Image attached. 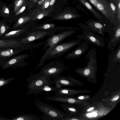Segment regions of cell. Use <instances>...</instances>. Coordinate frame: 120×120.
Returning a JSON list of instances; mask_svg holds the SVG:
<instances>
[{
	"instance_id": "cell-1",
	"label": "cell",
	"mask_w": 120,
	"mask_h": 120,
	"mask_svg": "<svg viewBox=\"0 0 120 120\" xmlns=\"http://www.w3.org/2000/svg\"><path fill=\"white\" fill-rule=\"evenodd\" d=\"M81 42L80 40L76 39L62 43L57 44L50 50L46 51L38 66L39 67L43 65L45 59H53L59 56L79 44Z\"/></svg>"
},
{
	"instance_id": "cell-7",
	"label": "cell",
	"mask_w": 120,
	"mask_h": 120,
	"mask_svg": "<svg viewBox=\"0 0 120 120\" xmlns=\"http://www.w3.org/2000/svg\"><path fill=\"white\" fill-rule=\"evenodd\" d=\"M77 37L94 45L96 46L103 47L105 45L103 38L91 31L84 30L83 34L76 35Z\"/></svg>"
},
{
	"instance_id": "cell-15",
	"label": "cell",
	"mask_w": 120,
	"mask_h": 120,
	"mask_svg": "<svg viewBox=\"0 0 120 120\" xmlns=\"http://www.w3.org/2000/svg\"><path fill=\"white\" fill-rule=\"evenodd\" d=\"M19 51L14 50L12 49L8 48L0 50V57H10L18 53Z\"/></svg>"
},
{
	"instance_id": "cell-22",
	"label": "cell",
	"mask_w": 120,
	"mask_h": 120,
	"mask_svg": "<svg viewBox=\"0 0 120 120\" xmlns=\"http://www.w3.org/2000/svg\"><path fill=\"white\" fill-rule=\"evenodd\" d=\"M14 79L13 77L5 79L0 77V87L7 85L11 82Z\"/></svg>"
},
{
	"instance_id": "cell-40",
	"label": "cell",
	"mask_w": 120,
	"mask_h": 120,
	"mask_svg": "<svg viewBox=\"0 0 120 120\" xmlns=\"http://www.w3.org/2000/svg\"><path fill=\"white\" fill-rule=\"evenodd\" d=\"M43 3V2L42 1H39L38 2V3L39 4H42Z\"/></svg>"
},
{
	"instance_id": "cell-21",
	"label": "cell",
	"mask_w": 120,
	"mask_h": 120,
	"mask_svg": "<svg viewBox=\"0 0 120 120\" xmlns=\"http://www.w3.org/2000/svg\"><path fill=\"white\" fill-rule=\"evenodd\" d=\"M26 2V0H15L14 3V12H16Z\"/></svg>"
},
{
	"instance_id": "cell-11",
	"label": "cell",
	"mask_w": 120,
	"mask_h": 120,
	"mask_svg": "<svg viewBox=\"0 0 120 120\" xmlns=\"http://www.w3.org/2000/svg\"><path fill=\"white\" fill-rule=\"evenodd\" d=\"M101 11L109 19L114 17V13L105 0H98L96 8Z\"/></svg>"
},
{
	"instance_id": "cell-41",
	"label": "cell",
	"mask_w": 120,
	"mask_h": 120,
	"mask_svg": "<svg viewBox=\"0 0 120 120\" xmlns=\"http://www.w3.org/2000/svg\"><path fill=\"white\" fill-rule=\"evenodd\" d=\"M78 98L79 99H83L84 98V97L83 96H80V97H79Z\"/></svg>"
},
{
	"instance_id": "cell-18",
	"label": "cell",
	"mask_w": 120,
	"mask_h": 120,
	"mask_svg": "<svg viewBox=\"0 0 120 120\" xmlns=\"http://www.w3.org/2000/svg\"><path fill=\"white\" fill-rule=\"evenodd\" d=\"M32 18L31 16H27L21 17L19 18L15 24L14 25L13 27L15 28L20 26L26 22L31 20Z\"/></svg>"
},
{
	"instance_id": "cell-26",
	"label": "cell",
	"mask_w": 120,
	"mask_h": 120,
	"mask_svg": "<svg viewBox=\"0 0 120 120\" xmlns=\"http://www.w3.org/2000/svg\"><path fill=\"white\" fill-rule=\"evenodd\" d=\"M26 8V4L25 3L15 12V15H18L22 13L25 10Z\"/></svg>"
},
{
	"instance_id": "cell-25",
	"label": "cell",
	"mask_w": 120,
	"mask_h": 120,
	"mask_svg": "<svg viewBox=\"0 0 120 120\" xmlns=\"http://www.w3.org/2000/svg\"><path fill=\"white\" fill-rule=\"evenodd\" d=\"M7 27L5 24L1 23L0 24V36H1L5 34L7 31Z\"/></svg>"
},
{
	"instance_id": "cell-29",
	"label": "cell",
	"mask_w": 120,
	"mask_h": 120,
	"mask_svg": "<svg viewBox=\"0 0 120 120\" xmlns=\"http://www.w3.org/2000/svg\"><path fill=\"white\" fill-rule=\"evenodd\" d=\"M2 11L4 13L7 14L9 15L10 11L8 8L7 6H4L2 9Z\"/></svg>"
},
{
	"instance_id": "cell-36",
	"label": "cell",
	"mask_w": 120,
	"mask_h": 120,
	"mask_svg": "<svg viewBox=\"0 0 120 120\" xmlns=\"http://www.w3.org/2000/svg\"><path fill=\"white\" fill-rule=\"evenodd\" d=\"M91 115L92 117H95L97 116L98 114L97 113L93 112L91 113Z\"/></svg>"
},
{
	"instance_id": "cell-12",
	"label": "cell",
	"mask_w": 120,
	"mask_h": 120,
	"mask_svg": "<svg viewBox=\"0 0 120 120\" xmlns=\"http://www.w3.org/2000/svg\"><path fill=\"white\" fill-rule=\"evenodd\" d=\"M113 34L109 39L108 45V48L114 51L116 46L120 42V24L116 25L114 28Z\"/></svg>"
},
{
	"instance_id": "cell-16",
	"label": "cell",
	"mask_w": 120,
	"mask_h": 120,
	"mask_svg": "<svg viewBox=\"0 0 120 120\" xmlns=\"http://www.w3.org/2000/svg\"><path fill=\"white\" fill-rule=\"evenodd\" d=\"M26 28H24L9 32L4 35V38H11L18 36L24 32L26 30Z\"/></svg>"
},
{
	"instance_id": "cell-23",
	"label": "cell",
	"mask_w": 120,
	"mask_h": 120,
	"mask_svg": "<svg viewBox=\"0 0 120 120\" xmlns=\"http://www.w3.org/2000/svg\"><path fill=\"white\" fill-rule=\"evenodd\" d=\"M55 27V25L52 23L43 24L37 28L38 30H47L53 29Z\"/></svg>"
},
{
	"instance_id": "cell-8",
	"label": "cell",
	"mask_w": 120,
	"mask_h": 120,
	"mask_svg": "<svg viewBox=\"0 0 120 120\" xmlns=\"http://www.w3.org/2000/svg\"><path fill=\"white\" fill-rule=\"evenodd\" d=\"M28 56L29 54H26L12 57L2 65V69H4L9 67L13 68L15 66L17 67L25 66L28 64L24 62V61Z\"/></svg>"
},
{
	"instance_id": "cell-27",
	"label": "cell",
	"mask_w": 120,
	"mask_h": 120,
	"mask_svg": "<svg viewBox=\"0 0 120 120\" xmlns=\"http://www.w3.org/2000/svg\"><path fill=\"white\" fill-rule=\"evenodd\" d=\"M51 0H46L43 3L42 5V8L43 10L47 8L49 5Z\"/></svg>"
},
{
	"instance_id": "cell-30",
	"label": "cell",
	"mask_w": 120,
	"mask_h": 120,
	"mask_svg": "<svg viewBox=\"0 0 120 120\" xmlns=\"http://www.w3.org/2000/svg\"><path fill=\"white\" fill-rule=\"evenodd\" d=\"M110 6L113 12L114 13L116 14L117 13V10H116V7L114 4L112 3H110Z\"/></svg>"
},
{
	"instance_id": "cell-14",
	"label": "cell",
	"mask_w": 120,
	"mask_h": 120,
	"mask_svg": "<svg viewBox=\"0 0 120 120\" xmlns=\"http://www.w3.org/2000/svg\"><path fill=\"white\" fill-rule=\"evenodd\" d=\"M40 119L34 115L23 114L14 117L10 119L11 120H38Z\"/></svg>"
},
{
	"instance_id": "cell-42",
	"label": "cell",
	"mask_w": 120,
	"mask_h": 120,
	"mask_svg": "<svg viewBox=\"0 0 120 120\" xmlns=\"http://www.w3.org/2000/svg\"><path fill=\"white\" fill-rule=\"evenodd\" d=\"M38 0H32V1L33 3H36Z\"/></svg>"
},
{
	"instance_id": "cell-45",
	"label": "cell",
	"mask_w": 120,
	"mask_h": 120,
	"mask_svg": "<svg viewBox=\"0 0 120 120\" xmlns=\"http://www.w3.org/2000/svg\"></svg>"
},
{
	"instance_id": "cell-44",
	"label": "cell",
	"mask_w": 120,
	"mask_h": 120,
	"mask_svg": "<svg viewBox=\"0 0 120 120\" xmlns=\"http://www.w3.org/2000/svg\"></svg>"
},
{
	"instance_id": "cell-10",
	"label": "cell",
	"mask_w": 120,
	"mask_h": 120,
	"mask_svg": "<svg viewBox=\"0 0 120 120\" xmlns=\"http://www.w3.org/2000/svg\"><path fill=\"white\" fill-rule=\"evenodd\" d=\"M50 33L48 31H37L29 33L22 38L21 41L22 43L32 42L37 40L42 39L46 36L49 35Z\"/></svg>"
},
{
	"instance_id": "cell-5",
	"label": "cell",
	"mask_w": 120,
	"mask_h": 120,
	"mask_svg": "<svg viewBox=\"0 0 120 120\" xmlns=\"http://www.w3.org/2000/svg\"><path fill=\"white\" fill-rule=\"evenodd\" d=\"M77 31L74 29H69L59 33L52 35L46 41L44 49L48 47L46 51L50 50L65 39L74 34Z\"/></svg>"
},
{
	"instance_id": "cell-9",
	"label": "cell",
	"mask_w": 120,
	"mask_h": 120,
	"mask_svg": "<svg viewBox=\"0 0 120 120\" xmlns=\"http://www.w3.org/2000/svg\"><path fill=\"white\" fill-rule=\"evenodd\" d=\"M89 49L88 43L83 41L72 51L68 53L65 56L67 59H74L79 57Z\"/></svg>"
},
{
	"instance_id": "cell-31",
	"label": "cell",
	"mask_w": 120,
	"mask_h": 120,
	"mask_svg": "<svg viewBox=\"0 0 120 120\" xmlns=\"http://www.w3.org/2000/svg\"><path fill=\"white\" fill-rule=\"evenodd\" d=\"M88 0L96 8L97 4L98 2V0Z\"/></svg>"
},
{
	"instance_id": "cell-17",
	"label": "cell",
	"mask_w": 120,
	"mask_h": 120,
	"mask_svg": "<svg viewBox=\"0 0 120 120\" xmlns=\"http://www.w3.org/2000/svg\"><path fill=\"white\" fill-rule=\"evenodd\" d=\"M78 16L77 15L71 13H64L58 15L54 18L53 20H66L76 18Z\"/></svg>"
},
{
	"instance_id": "cell-13",
	"label": "cell",
	"mask_w": 120,
	"mask_h": 120,
	"mask_svg": "<svg viewBox=\"0 0 120 120\" xmlns=\"http://www.w3.org/2000/svg\"><path fill=\"white\" fill-rule=\"evenodd\" d=\"M22 43L14 39L0 40V48H15L20 45Z\"/></svg>"
},
{
	"instance_id": "cell-20",
	"label": "cell",
	"mask_w": 120,
	"mask_h": 120,
	"mask_svg": "<svg viewBox=\"0 0 120 120\" xmlns=\"http://www.w3.org/2000/svg\"><path fill=\"white\" fill-rule=\"evenodd\" d=\"M49 13L48 10H43V11H38L31 20L33 21L36 19H41Z\"/></svg>"
},
{
	"instance_id": "cell-2",
	"label": "cell",
	"mask_w": 120,
	"mask_h": 120,
	"mask_svg": "<svg viewBox=\"0 0 120 120\" xmlns=\"http://www.w3.org/2000/svg\"><path fill=\"white\" fill-rule=\"evenodd\" d=\"M36 107L44 113L41 117L44 120H63L66 115L61 111L50 105L39 101H35Z\"/></svg>"
},
{
	"instance_id": "cell-19",
	"label": "cell",
	"mask_w": 120,
	"mask_h": 120,
	"mask_svg": "<svg viewBox=\"0 0 120 120\" xmlns=\"http://www.w3.org/2000/svg\"><path fill=\"white\" fill-rule=\"evenodd\" d=\"M81 3L91 11L95 16L101 19L100 15L93 8L90 4L86 0H79Z\"/></svg>"
},
{
	"instance_id": "cell-24",
	"label": "cell",
	"mask_w": 120,
	"mask_h": 120,
	"mask_svg": "<svg viewBox=\"0 0 120 120\" xmlns=\"http://www.w3.org/2000/svg\"><path fill=\"white\" fill-rule=\"evenodd\" d=\"M58 89L51 85H45L40 91V93L43 91H55L56 92Z\"/></svg>"
},
{
	"instance_id": "cell-43",
	"label": "cell",
	"mask_w": 120,
	"mask_h": 120,
	"mask_svg": "<svg viewBox=\"0 0 120 120\" xmlns=\"http://www.w3.org/2000/svg\"><path fill=\"white\" fill-rule=\"evenodd\" d=\"M71 120H78V119H71Z\"/></svg>"
},
{
	"instance_id": "cell-32",
	"label": "cell",
	"mask_w": 120,
	"mask_h": 120,
	"mask_svg": "<svg viewBox=\"0 0 120 120\" xmlns=\"http://www.w3.org/2000/svg\"><path fill=\"white\" fill-rule=\"evenodd\" d=\"M90 71L88 69H85L84 71V73L86 75H88L90 74Z\"/></svg>"
},
{
	"instance_id": "cell-37",
	"label": "cell",
	"mask_w": 120,
	"mask_h": 120,
	"mask_svg": "<svg viewBox=\"0 0 120 120\" xmlns=\"http://www.w3.org/2000/svg\"><path fill=\"white\" fill-rule=\"evenodd\" d=\"M56 0H51L50 3L49 5L50 6L52 5L55 3Z\"/></svg>"
},
{
	"instance_id": "cell-39",
	"label": "cell",
	"mask_w": 120,
	"mask_h": 120,
	"mask_svg": "<svg viewBox=\"0 0 120 120\" xmlns=\"http://www.w3.org/2000/svg\"><path fill=\"white\" fill-rule=\"evenodd\" d=\"M94 109V108L93 107L90 108H89L87 110V111H91L93 110Z\"/></svg>"
},
{
	"instance_id": "cell-35",
	"label": "cell",
	"mask_w": 120,
	"mask_h": 120,
	"mask_svg": "<svg viewBox=\"0 0 120 120\" xmlns=\"http://www.w3.org/2000/svg\"><path fill=\"white\" fill-rule=\"evenodd\" d=\"M0 120H11V119L0 116Z\"/></svg>"
},
{
	"instance_id": "cell-34",
	"label": "cell",
	"mask_w": 120,
	"mask_h": 120,
	"mask_svg": "<svg viewBox=\"0 0 120 120\" xmlns=\"http://www.w3.org/2000/svg\"><path fill=\"white\" fill-rule=\"evenodd\" d=\"M55 84V87L57 89L60 88H61L62 86L61 85L58 83H56Z\"/></svg>"
},
{
	"instance_id": "cell-3",
	"label": "cell",
	"mask_w": 120,
	"mask_h": 120,
	"mask_svg": "<svg viewBox=\"0 0 120 120\" xmlns=\"http://www.w3.org/2000/svg\"><path fill=\"white\" fill-rule=\"evenodd\" d=\"M64 67L61 63L53 61L44 66L38 73L32 75L29 78L35 79L42 76L55 79L58 77L63 71Z\"/></svg>"
},
{
	"instance_id": "cell-4",
	"label": "cell",
	"mask_w": 120,
	"mask_h": 120,
	"mask_svg": "<svg viewBox=\"0 0 120 120\" xmlns=\"http://www.w3.org/2000/svg\"><path fill=\"white\" fill-rule=\"evenodd\" d=\"M52 81L50 78L42 76L35 79L29 78L27 87L28 91L27 94H36L40 93V90L45 85H51Z\"/></svg>"
},
{
	"instance_id": "cell-28",
	"label": "cell",
	"mask_w": 120,
	"mask_h": 120,
	"mask_svg": "<svg viewBox=\"0 0 120 120\" xmlns=\"http://www.w3.org/2000/svg\"><path fill=\"white\" fill-rule=\"evenodd\" d=\"M118 11L117 16L119 22L120 23V0H117Z\"/></svg>"
},
{
	"instance_id": "cell-38",
	"label": "cell",
	"mask_w": 120,
	"mask_h": 120,
	"mask_svg": "<svg viewBox=\"0 0 120 120\" xmlns=\"http://www.w3.org/2000/svg\"><path fill=\"white\" fill-rule=\"evenodd\" d=\"M86 116L88 118H91L92 117L91 116V113H87L86 115Z\"/></svg>"
},
{
	"instance_id": "cell-6",
	"label": "cell",
	"mask_w": 120,
	"mask_h": 120,
	"mask_svg": "<svg viewBox=\"0 0 120 120\" xmlns=\"http://www.w3.org/2000/svg\"><path fill=\"white\" fill-rule=\"evenodd\" d=\"M86 23L87 25H84L81 24H79L84 30L98 33L101 35L103 37H104L105 36L104 32L109 33L111 37L113 34L114 33L109 29L105 28L104 26L97 21H89L86 22Z\"/></svg>"
},
{
	"instance_id": "cell-33",
	"label": "cell",
	"mask_w": 120,
	"mask_h": 120,
	"mask_svg": "<svg viewBox=\"0 0 120 120\" xmlns=\"http://www.w3.org/2000/svg\"><path fill=\"white\" fill-rule=\"evenodd\" d=\"M119 97V96L118 95L114 97L112 99V100L113 101H115L118 99Z\"/></svg>"
}]
</instances>
